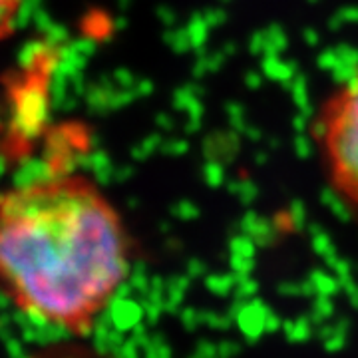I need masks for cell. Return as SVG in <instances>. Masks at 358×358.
Here are the masks:
<instances>
[{
    "label": "cell",
    "mask_w": 358,
    "mask_h": 358,
    "mask_svg": "<svg viewBox=\"0 0 358 358\" xmlns=\"http://www.w3.org/2000/svg\"><path fill=\"white\" fill-rule=\"evenodd\" d=\"M126 223L82 173L0 192V293L30 319L86 334L126 281Z\"/></svg>",
    "instance_id": "6da1fadb"
},
{
    "label": "cell",
    "mask_w": 358,
    "mask_h": 358,
    "mask_svg": "<svg viewBox=\"0 0 358 358\" xmlns=\"http://www.w3.org/2000/svg\"><path fill=\"white\" fill-rule=\"evenodd\" d=\"M315 141L331 189L358 217V68L320 106Z\"/></svg>",
    "instance_id": "7a4b0ae2"
},
{
    "label": "cell",
    "mask_w": 358,
    "mask_h": 358,
    "mask_svg": "<svg viewBox=\"0 0 358 358\" xmlns=\"http://www.w3.org/2000/svg\"><path fill=\"white\" fill-rule=\"evenodd\" d=\"M24 0H0V42L6 40L18 26Z\"/></svg>",
    "instance_id": "3957f363"
}]
</instances>
